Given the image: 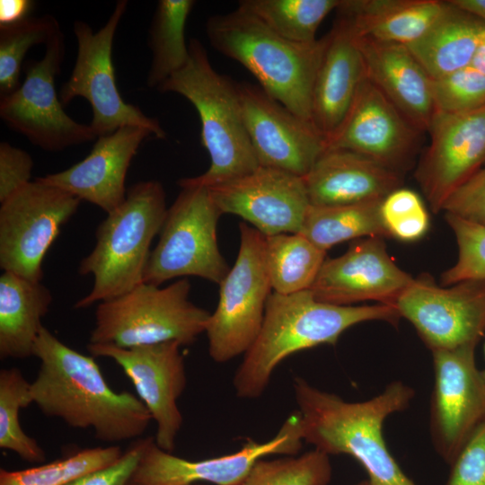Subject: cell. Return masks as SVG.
I'll return each mask as SVG.
<instances>
[{
    "label": "cell",
    "mask_w": 485,
    "mask_h": 485,
    "mask_svg": "<svg viewBox=\"0 0 485 485\" xmlns=\"http://www.w3.org/2000/svg\"><path fill=\"white\" fill-rule=\"evenodd\" d=\"M81 200L38 180L29 182L0 206V267L41 281L43 260Z\"/></svg>",
    "instance_id": "cell-12"
},
{
    "label": "cell",
    "mask_w": 485,
    "mask_h": 485,
    "mask_svg": "<svg viewBox=\"0 0 485 485\" xmlns=\"http://www.w3.org/2000/svg\"><path fill=\"white\" fill-rule=\"evenodd\" d=\"M340 4V0H242L237 8L289 41L311 44L318 40L320 24Z\"/></svg>",
    "instance_id": "cell-32"
},
{
    "label": "cell",
    "mask_w": 485,
    "mask_h": 485,
    "mask_svg": "<svg viewBox=\"0 0 485 485\" xmlns=\"http://www.w3.org/2000/svg\"><path fill=\"white\" fill-rule=\"evenodd\" d=\"M448 7L418 40L406 46L432 79L471 66L485 22L450 1Z\"/></svg>",
    "instance_id": "cell-28"
},
{
    "label": "cell",
    "mask_w": 485,
    "mask_h": 485,
    "mask_svg": "<svg viewBox=\"0 0 485 485\" xmlns=\"http://www.w3.org/2000/svg\"><path fill=\"white\" fill-rule=\"evenodd\" d=\"M304 181L310 205L339 206L382 200L400 188L401 174L360 154L326 148Z\"/></svg>",
    "instance_id": "cell-24"
},
{
    "label": "cell",
    "mask_w": 485,
    "mask_h": 485,
    "mask_svg": "<svg viewBox=\"0 0 485 485\" xmlns=\"http://www.w3.org/2000/svg\"><path fill=\"white\" fill-rule=\"evenodd\" d=\"M419 133L366 75L327 148L349 150L401 172L416 154Z\"/></svg>",
    "instance_id": "cell-20"
},
{
    "label": "cell",
    "mask_w": 485,
    "mask_h": 485,
    "mask_svg": "<svg viewBox=\"0 0 485 485\" xmlns=\"http://www.w3.org/2000/svg\"><path fill=\"white\" fill-rule=\"evenodd\" d=\"M65 57V39L59 32L46 44L40 60H28L25 79L0 101V117L13 130L38 147L57 152L96 140L92 127L82 124L63 109L56 90V77Z\"/></svg>",
    "instance_id": "cell-11"
},
{
    "label": "cell",
    "mask_w": 485,
    "mask_h": 485,
    "mask_svg": "<svg viewBox=\"0 0 485 485\" xmlns=\"http://www.w3.org/2000/svg\"><path fill=\"white\" fill-rule=\"evenodd\" d=\"M61 32L57 20L49 14L0 27V95L4 97L19 85L22 64L34 45L47 44Z\"/></svg>",
    "instance_id": "cell-35"
},
{
    "label": "cell",
    "mask_w": 485,
    "mask_h": 485,
    "mask_svg": "<svg viewBox=\"0 0 485 485\" xmlns=\"http://www.w3.org/2000/svg\"><path fill=\"white\" fill-rule=\"evenodd\" d=\"M471 66L485 75V31L481 37Z\"/></svg>",
    "instance_id": "cell-46"
},
{
    "label": "cell",
    "mask_w": 485,
    "mask_h": 485,
    "mask_svg": "<svg viewBox=\"0 0 485 485\" xmlns=\"http://www.w3.org/2000/svg\"><path fill=\"white\" fill-rule=\"evenodd\" d=\"M483 352H484V356H485V343H484V346H483ZM481 374H482V377H483L484 382H485V370L481 371Z\"/></svg>",
    "instance_id": "cell-48"
},
{
    "label": "cell",
    "mask_w": 485,
    "mask_h": 485,
    "mask_svg": "<svg viewBox=\"0 0 485 485\" xmlns=\"http://www.w3.org/2000/svg\"><path fill=\"white\" fill-rule=\"evenodd\" d=\"M357 485H372V483L368 480V481H363L357 483Z\"/></svg>",
    "instance_id": "cell-47"
},
{
    "label": "cell",
    "mask_w": 485,
    "mask_h": 485,
    "mask_svg": "<svg viewBox=\"0 0 485 485\" xmlns=\"http://www.w3.org/2000/svg\"><path fill=\"white\" fill-rule=\"evenodd\" d=\"M448 485H485V420L452 463Z\"/></svg>",
    "instance_id": "cell-41"
},
{
    "label": "cell",
    "mask_w": 485,
    "mask_h": 485,
    "mask_svg": "<svg viewBox=\"0 0 485 485\" xmlns=\"http://www.w3.org/2000/svg\"><path fill=\"white\" fill-rule=\"evenodd\" d=\"M445 220L453 230L458 246V258L454 266L441 276L443 285L485 279V227L445 213Z\"/></svg>",
    "instance_id": "cell-37"
},
{
    "label": "cell",
    "mask_w": 485,
    "mask_h": 485,
    "mask_svg": "<svg viewBox=\"0 0 485 485\" xmlns=\"http://www.w3.org/2000/svg\"><path fill=\"white\" fill-rule=\"evenodd\" d=\"M181 347L177 341L132 348L87 345L93 357L110 358L122 368L156 423V445L171 453L183 423L178 400L186 388L187 375Z\"/></svg>",
    "instance_id": "cell-16"
},
{
    "label": "cell",
    "mask_w": 485,
    "mask_h": 485,
    "mask_svg": "<svg viewBox=\"0 0 485 485\" xmlns=\"http://www.w3.org/2000/svg\"><path fill=\"white\" fill-rule=\"evenodd\" d=\"M435 111L463 113L485 106V75L471 66L432 79Z\"/></svg>",
    "instance_id": "cell-38"
},
{
    "label": "cell",
    "mask_w": 485,
    "mask_h": 485,
    "mask_svg": "<svg viewBox=\"0 0 485 485\" xmlns=\"http://www.w3.org/2000/svg\"><path fill=\"white\" fill-rule=\"evenodd\" d=\"M127 0H119L107 22L98 31L83 21L74 23L77 54L72 73L63 84L59 99L63 106L82 97L91 105L90 126L98 137L125 126L147 128L157 138L166 132L155 118L146 116L137 106L126 102L116 84L112 44L119 22L126 13Z\"/></svg>",
    "instance_id": "cell-10"
},
{
    "label": "cell",
    "mask_w": 485,
    "mask_h": 485,
    "mask_svg": "<svg viewBox=\"0 0 485 485\" xmlns=\"http://www.w3.org/2000/svg\"><path fill=\"white\" fill-rule=\"evenodd\" d=\"M266 237V263L273 292L282 295L310 289L326 251L301 234Z\"/></svg>",
    "instance_id": "cell-31"
},
{
    "label": "cell",
    "mask_w": 485,
    "mask_h": 485,
    "mask_svg": "<svg viewBox=\"0 0 485 485\" xmlns=\"http://www.w3.org/2000/svg\"><path fill=\"white\" fill-rule=\"evenodd\" d=\"M414 279L394 263L383 238L367 237L352 242L342 255L326 259L309 290L331 304L376 301L394 306Z\"/></svg>",
    "instance_id": "cell-21"
},
{
    "label": "cell",
    "mask_w": 485,
    "mask_h": 485,
    "mask_svg": "<svg viewBox=\"0 0 485 485\" xmlns=\"http://www.w3.org/2000/svg\"><path fill=\"white\" fill-rule=\"evenodd\" d=\"M442 211L485 227V167L474 172L447 198Z\"/></svg>",
    "instance_id": "cell-40"
},
{
    "label": "cell",
    "mask_w": 485,
    "mask_h": 485,
    "mask_svg": "<svg viewBox=\"0 0 485 485\" xmlns=\"http://www.w3.org/2000/svg\"><path fill=\"white\" fill-rule=\"evenodd\" d=\"M236 260L219 284L216 308L205 332L210 357L227 362L244 353L256 340L272 287L266 263V237L245 222L239 224Z\"/></svg>",
    "instance_id": "cell-9"
},
{
    "label": "cell",
    "mask_w": 485,
    "mask_h": 485,
    "mask_svg": "<svg viewBox=\"0 0 485 485\" xmlns=\"http://www.w3.org/2000/svg\"><path fill=\"white\" fill-rule=\"evenodd\" d=\"M33 357L40 360L31 383L32 401L47 417L76 428H92L95 438L116 444L139 438L152 417L129 392L113 391L93 356L66 346L43 326Z\"/></svg>",
    "instance_id": "cell-1"
},
{
    "label": "cell",
    "mask_w": 485,
    "mask_h": 485,
    "mask_svg": "<svg viewBox=\"0 0 485 485\" xmlns=\"http://www.w3.org/2000/svg\"><path fill=\"white\" fill-rule=\"evenodd\" d=\"M244 126L260 166L304 177L327 148L316 127L259 85L236 83Z\"/></svg>",
    "instance_id": "cell-17"
},
{
    "label": "cell",
    "mask_w": 485,
    "mask_h": 485,
    "mask_svg": "<svg viewBox=\"0 0 485 485\" xmlns=\"http://www.w3.org/2000/svg\"><path fill=\"white\" fill-rule=\"evenodd\" d=\"M476 345L431 351L430 433L437 454L450 464L485 420V382L475 362Z\"/></svg>",
    "instance_id": "cell-14"
},
{
    "label": "cell",
    "mask_w": 485,
    "mask_h": 485,
    "mask_svg": "<svg viewBox=\"0 0 485 485\" xmlns=\"http://www.w3.org/2000/svg\"><path fill=\"white\" fill-rule=\"evenodd\" d=\"M381 216L390 235L403 242L420 239L428 229L429 217L415 191L398 188L381 202Z\"/></svg>",
    "instance_id": "cell-39"
},
{
    "label": "cell",
    "mask_w": 485,
    "mask_h": 485,
    "mask_svg": "<svg viewBox=\"0 0 485 485\" xmlns=\"http://www.w3.org/2000/svg\"><path fill=\"white\" fill-rule=\"evenodd\" d=\"M430 143L415 177L434 213L485 163V106L463 113L435 111Z\"/></svg>",
    "instance_id": "cell-18"
},
{
    "label": "cell",
    "mask_w": 485,
    "mask_h": 485,
    "mask_svg": "<svg viewBox=\"0 0 485 485\" xmlns=\"http://www.w3.org/2000/svg\"><path fill=\"white\" fill-rule=\"evenodd\" d=\"M365 77L356 35L338 15L325 35L312 93V122L326 140L343 121Z\"/></svg>",
    "instance_id": "cell-23"
},
{
    "label": "cell",
    "mask_w": 485,
    "mask_h": 485,
    "mask_svg": "<svg viewBox=\"0 0 485 485\" xmlns=\"http://www.w3.org/2000/svg\"><path fill=\"white\" fill-rule=\"evenodd\" d=\"M448 7L440 0H340L336 9L356 36L408 46L420 39Z\"/></svg>",
    "instance_id": "cell-26"
},
{
    "label": "cell",
    "mask_w": 485,
    "mask_h": 485,
    "mask_svg": "<svg viewBox=\"0 0 485 485\" xmlns=\"http://www.w3.org/2000/svg\"><path fill=\"white\" fill-rule=\"evenodd\" d=\"M33 164L26 151L0 143V203L31 182Z\"/></svg>",
    "instance_id": "cell-42"
},
{
    "label": "cell",
    "mask_w": 485,
    "mask_h": 485,
    "mask_svg": "<svg viewBox=\"0 0 485 485\" xmlns=\"http://www.w3.org/2000/svg\"><path fill=\"white\" fill-rule=\"evenodd\" d=\"M208 188L222 214L242 217L265 236L300 234L310 207L304 178L272 167Z\"/></svg>",
    "instance_id": "cell-19"
},
{
    "label": "cell",
    "mask_w": 485,
    "mask_h": 485,
    "mask_svg": "<svg viewBox=\"0 0 485 485\" xmlns=\"http://www.w3.org/2000/svg\"><path fill=\"white\" fill-rule=\"evenodd\" d=\"M206 33L211 46L250 71L265 93L312 122V93L325 36L311 44L292 42L238 8L209 17Z\"/></svg>",
    "instance_id": "cell-4"
},
{
    "label": "cell",
    "mask_w": 485,
    "mask_h": 485,
    "mask_svg": "<svg viewBox=\"0 0 485 485\" xmlns=\"http://www.w3.org/2000/svg\"><path fill=\"white\" fill-rule=\"evenodd\" d=\"M394 306L337 305L317 300L308 290L269 295L260 332L237 367L233 386L242 399L267 389L276 367L290 355L322 344L334 345L348 328L367 321L396 323Z\"/></svg>",
    "instance_id": "cell-3"
},
{
    "label": "cell",
    "mask_w": 485,
    "mask_h": 485,
    "mask_svg": "<svg viewBox=\"0 0 485 485\" xmlns=\"http://www.w3.org/2000/svg\"><path fill=\"white\" fill-rule=\"evenodd\" d=\"M190 283L166 287L141 283L98 303L89 343L132 348L166 341L190 345L203 332L210 313L189 299Z\"/></svg>",
    "instance_id": "cell-7"
},
{
    "label": "cell",
    "mask_w": 485,
    "mask_h": 485,
    "mask_svg": "<svg viewBox=\"0 0 485 485\" xmlns=\"http://www.w3.org/2000/svg\"><path fill=\"white\" fill-rule=\"evenodd\" d=\"M129 485V484H128Z\"/></svg>",
    "instance_id": "cell-50"
},
{
    "label": "cell",
    "mask_w": 485,
    "mask_h": 485,
    "mask_svg": "<svg viewBox=\"0 0 485 485\" xmlns=\"http://www.w3.org/2000/svg\"><path fill=\"white\" fill-rule=\"evenodd\" d=\"M116 445L76 451L51 463L20 471L0 469V485H65L115 463L123 454Z\"/></svg>",
    "instance_id": "cell-34"
},
{
    "label": "cell",
    "mask_w": 485,
    "mask_h": 485,
    "mask_svg": "<svg viewBox=\"0 0 485 485\" xmlns=\"http://www.w3.org/2000/svg\"><path fill=\"white\" fill-rule=\"evenodd\" d=\"M299 412H293L278 432L265 442L248 440L238 451L208 459L188 460L160 448L154 437L145 445L129 485H241L252 466L275 454L296 455L303 446Z\"/></svg>",
    "instance_id": "cell-13"
},
{
    "label": "cell",
    "mask_w": 485,
    "mask_h": 485,
    "mask_svg": "<svg viewBox=\"0 0 485 485\" xmlns=\"http://www.w3.org/2000/svg\"><path fill=\"white\" fill-rule=\"evenodd\" d=\"M33 403L31 383L16 367L0 371V448L16 454L31 463L45 461L46 454L38 442L21 427L19 413Z\"/></svg>",
    "instance_id": "cell-33"
},
{
    "label": "cell",
    "mask_w": 485,
    "mask_h": 485,
    "mask_svg": "<svg viewBox=\"0 0 485 485\" xmlns=\"http://www.w3.org/2000/svg\"><path fill=\"white\" fill-rule=\"evenodd\" d=\"M167 209L161 182L139 181L128 190L124 202L98 225L95 245L80 262L78 272L92 275L93 286L75 309L112 299L144 282L151 243Z\"/></svg>",
    "instance_id": "cell-5"
},
{
    "label": "cell",
    "mask_w": 485,
    "mask_h": 485,
    "mask_svg": "<svg viewBox=\"0 0 485 485\" xmlns=\"http://www.w3.org/2000/svg\"><path fill=\"white\" fill-rule=\"evenodd\" d=\"M192 485H201V484H192Z\"/></svg>",
    "instance_id": "cell-49"
},
{
    "label": "cell",
    "mask_w": 485,
    "mask_h": 485,
    "mask_svg": "<svg viewBox=\"0 0 485 485\" xmlns=\"http://www.w3.org/2000/svg\"><path fill=\"white\" fill-rule=\"evenodd\" d=\"M356 38L366 77L418 130L427 131L436 110L432 78L406 46Z\"/></svg>",
    "instance_id": "cell-25"
},
{
    "label": "cell",
    "mask_w": 485,
    "mask_h": 485,
    "mask_svg": "<svg viewBox=\"0 0 485 485\" xmlns=\"http://www.w3.org/2000/svg\"><path fill=\"white\" fill-rule=\"evenodd\" d=\"M53 297L41 281L4 271L0 276V358L25 359L33 348Z\"/></svg>",
    "instance_id": "cell-27"
},
{
    "label": "cell",
    "mask_w": 485,
    "mask_h": 485,
    "mask_svg": "<svg viewBox=\"0 0 485 485\" xmlns=\"http://www.w3.org/2000/svg\"><path fill=\"white\" fill-rule=\"evenodd\" d=\"M150 130L125 126L101 136L82 161L58 172L37 177L51 185L101 208L106 214L119 207L127 197L128 170Z\"/></svg>",
    "instance_id": "cell-22"
},
{
    "label": "cell",
    "mask_w": 485,
    "mask_h": 485,
    "mask_svg": "<svg viewBox=\"0 0 485 485\" xmlns=\"http://www.w3.org/2000/svg\"><path fill=\"white\" fill-rule=\"evenodd\" d=\"M145 439H136L115 463L82 475L65 485H128L142 454Z\"/></svg>",
    "instance_id": "cell-43"
},
{
    "label": "cell",
    "mask_w": 485,
    "mask_h": 485,
    "mask_svg": "<svg viewBox=\"0 0 485 485\" xmlns=\"http://www.w3.org/2000/svg\"><path fill=\"white\" fill-rule=\"evenodd\" d=\"M382 200L339 206L310 205L300 234L325 251L336 244L363 236L390 237L381 216Z\"/></svg>",
    "instance_id": "cell-29"
},
{
    "label": "cell",
    "mask_w": 485,
    "mask_h": 485,
    "mask_svg": "<svg viewBox=\"0 0 485 485\" xmlns=\"http://www.w3.org/2000/svg\"><path fill=\"white\" fill-rule=\"evenodd\" d=\"M194 4L193 0L158 1L149 30L152 60L148 87L157 89L187 64L190 52L185 26Z\"/></svg>",
    "instance_id": "cell-30"
},
{
    "label": "cell",
    "mask_w": 485,
    "mask_h": 485,
    "mask_svg": "<svg viewBox=\"0 0 485 485\" xmlns=\"http://www.w3.org/2000/svg\"><path fill=\"white\" fill-rule=\"evenodd\" d=\"M394 306L431 351L477 344L485 334V279L441 287L429 278H415Z\"/></svg>",
    "instance_id": "cell-15"
},
{
    "label": "cell",
    "mask_w": 485,
    "mask_h": 485,
    "mask_svg": "<svg viewBox=\"0 0 485 485\" xmlns=\"http://www.w3.org/2000/svg\"><path fill=\"white\" fill-rule=\"evenodd\" d=\"M189 52L187 64L156 90L178 93L195 107L210 166L190 180L212 187L250 173L260 164L244 126L236 83L213 68L198 40H190Z\"/></svg>",
    "instance_id": "cell-6"
},
{
    "label": "cell",
    "mask_w": 485,
    "mask_h": 485,
    "mask_svg": "<svg viewBox=\"0 0 485 485\" xmlns=\"http://www.w3.org/2000/svg\"><path fill=\"white\" fill-rule=\"evenodd\" d=\"M35 4L31 0H1L0 27L13 25L31 17Z\"/></svg>",
    "instance_id": "cell-44"
},
{
    "label": "cell",
    "mask_w": 485,
    "mask_h": 485,
    "mask_svg": "<svg viewBox=\"0 0 485 485\" xmlns=\"http://www.w3.org/2000/svg\"><path fill=\"white\" fill-rule=\"evenodd\" d=\"M293 389L304 442L328 455L348 454L366 469L372 485H415L401 470L383 436L384 420L408 408L414 391L393 381L378 395L348 401L296 377Z\"/></svg>",
    "instance_id": "cell-2"
},
{
    "label": "cell",
    "mask_w": 485,
    "mask_h": 485,
    "mask_svg": "<svg viewBox=\"0 0 485 485\" xmlns=\"http://www.w3.org/2000/svg\"><path fill=\"white\" fill-rule=\"evenodd\" d=\"M181 188L167 209L144 275L154 286L176 278L195 276L220 284L229 271L216 238L222 215L208 187L182 178Z\"/></svg>",
    "instance_id": "cell-8"
},
{
    "label": "cell",
    "mask_w": 485,
    "mask_h": 485,
    "mask_svg": "<svg viewBox=\"0 0 485 485\" xmlns=\"http://www.w3.org/2000/svg\"><path fill=\"white\" fill-rule=\"evenodd\" d=\"M455 6L485 22V0H449Z\"/></svg>",
    "instance_id": "cell-45"
},
{
    "label": "cell",
    "mask_w": 485,
    "mask_h": 485,
    "mask_svg": "<svg viewBox=\"0 0 485 485\" xmlns=\"http://www.w3.org/2000/svg\"><path fill=\"white\" fill-rule=\"evenodd\" d=\"M330 455L315 448L300 455L259 460L241 485H328Z\"/></svg>",
    "instance_id": "cell-36"
}]
</instances>
